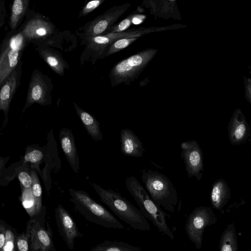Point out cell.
<instances>
[{"mask_svg": "<svg viewBox=\"0 0 251 251\" xmlns=\"http://www.w3.org/2000/svg\"><path fill=\"white\" fill-rule=\"evenodd\" d=\"M91 185L101 201L121 220L135 229L151 230V226L141 211L120 194L112 190H106L95 183Z\"/></svg>", "mask_w": 251, "mask_h": 251, "instance_id": "1", "label": "cell"}, {"mask_svg": "<svg viewBox=\"0 0 251 251\" xmlns=\"http://www.w3.org/2000/svg\"><path fill=\"white\" fill-rule=\"evenodd\" d=\"M25 20L20 26L21 32L27 41L34 46L45 45L58 47L61 39V33L48 17L30 9L25 15Z\"/></svg>", "mask_w": 251, "mask_h": 251, "instance_id": "2", "label": "cell"}, {"mask_svg": "<svg viewBox=\"0 0 251 251\" xmlns=\"http://www.w3.org/2000/svg\"><path fill=\"white\" fill-rule=\"evenodd\" d=\"M142 180L152 200L162 209L175 212L178 195L173 183L164 175L152 170H143Z\"/></svg>", "mask_w": 251, "mask_h": 251, "instance_id": "3", "label": "cell"}, {"mask_svg": "<svg viewBox=\"0 0 251 251\" xmlns=\"http://www.w3.org/2000/svg\"><path fill=\"white\" fill-rule=\"evenodd\" d=\"M126 185L145 218L151 221L160 232L174 240V234L166 221V214L152 200L138 179L134 176L127 177Z\"/></svg>", "mask_w": 251, "mask_h": 251, "instance_id": "4", "label": "cell"}, {"mask_svg": "<svg viewBox=\"0 0 251 251\" xmlns=\"http://www.w3.org/2000/svg\"><path fill=\"white\" fill-rule=\"evenodd\" d=\"M70 201L75 209L87 220L104 227L123 229L125 226L104 207L83 190L70 189Z\"/></svg>", "mask_w": 251, "mask_h": 251, "instance_id": "5", "label": "cell"}, {"mask_svg": "<svg viewBox=\"0 0 251 251\" xmlns=\"http://www.w3.org/2000/svg\"><path fill=\"white\" fill-rule=\"evenodd\" d=\"M29 44L20 27L10 30L3 39L0 43V85L21 61Z\"/></svg>", "mask_w": 251, "mask_h": 251, "instance_id": "6", "label": "cell"}, {"mask_svg": "<svg viewBox=\"0 0 251 251\" xmlns=\"http://www.w3.org/2000/svg\"><path fill=\"white\" fill-rule=\"evenodd\" d=\"M149 51L133 54L116 63L111 69L108 77L112 87L124 84L129 85L138 76L150 59Z\"/></svg>", "mask_w": 251, "mask_h": 251, "instance_id": "7", "label": "cell"}, {"mask_svg": "<svg viewBox=\"0 0 251 251\" xmlns=\"http://www.w3.org/2000/svg\"><path fill=\"white\" fill-rule=\"evenodd\" d=\"M130 6V3H126L110 7L103 14L79 27L76 30V35L81 40L106 34Z\"/></svg>", "mask_w": 251, "mask_h": 251, "instance_id": "8", "label": "cell"}, {"mask_svg": "<svg viewBox=\"0 0 251 251\" xmlns=\"http://www.w3.org/2000/svg\"><path fill=\"white\" fill-rule=\"evenodd\" d=\"M217 221V217L211 206L196 207L188 215L185 229L196 249L199 250L202 246L205 228L214 225Z\"/></svg>", "mask_w": 251, "mask_h": 251, "instance_id": "9", "label": "cell"}, {"mask_svg": "<svg viewBox=\"0 0 251 251\" xmlns=\"http://www.w3.org/2000/svg\"><path fill=\"white\" fill-rule=\"evenodd\" d=\"M53 88L51 78L38 69H34L29 82L23 112L35 103L44 106L50 105L52 102Z\"/></svg>", "mask_w": 251, "mask_h": 251, "instance_id": "10", "label": "cell"}, {"mask_svg": "<svg viewBox=\"0 0 251 251\" xmlns=\"http://www.w3.org/2000/svg\"><path fill=\"white\" fill-rule=\"evenodd\" d=\"M29 251H56L50 226H44V218L31 219L27 223Z\"/></svg>", "mask_w": 251, "mask_h": 251, "instance_id": "11", "label": "cell"}, {"mask_svg": "<svg viewBox=\"0 0 251 251\" xmlns=\"http://www.w3.org/2000/svg\"><path fill=\"white\" fill-rule=\"evenodd\" d=\"M181 158L184 160L189 178L194 176L198 181L202 177L204 171L203 153L197 141L195 140L182 142Z\"/></svg>", "mask_w": 251, "mask_h": 251, "instance_id": "12", "label": "cell"}, {"mask_svg": "<svg viewBox=\"0 0 251 251\" xmlns=\"http://www.w3.org/2000/svg\"><path fill=\"white\" fill-rule=\"evenodd\" d=\"M55 217L58 232L69 249L74 248L75 238L82 237L70 213L62 205L58 204L55 210Z\"/></svg>", "mask_w": 251, "mask_h": 251, "instance_id": "13", "label": "cell"}, {"mask_svg": "<svg viewBox=\"0 0 251 251\" xmlns=\"http://www.w3.org/2000/svg\"><path fill=\"white\" fill-rule=\"evenodd\" d=\"M23 62L21 61L0 85V111L7 117L11 102L21 84Z\"/></svg>", "mask_w": 251, "mask_h": 251, "instance_id": "14", "label": "cell"}, {"mask_svg": "<svg viewBox=\"0 0 251 251\" xmlns=\"http://www.w3.org/2000/svg\"><path fill=\"white\" fill-rule=\"evenodd\" d=\"M228 137L232 145L244 144L250 135V128L246 117L240 111L233 113L227 126Z\"/></svg>", "mask_w": 251, "mask_h": 251, "instance_id": "15", "label": "cell"}, {"mask_svg": "<svg viewBox=\"0 0 251 251\" xmlns=\"http://www.w3.org/2000/svg\"><path fill=\"white\" fill-rule=\"evenodd\" d=\"M61 149L71 167L76 174L79 169V159L74 136L71 130L62 128L59 134Z\"/></svg>", "mask_w": 251, "mask_h": 251, "instance_id": "16", "label": "cell"}, {"mask_svg": "<svg viewBox=\"0 0 251 251\" xmlns=\"http://www.w3.org/2000/svg\"><path fill=\"white\" fill-rule=\"evenodd\" d=\"M35 47L40 56L56 74L60 76L64 75L70 66L58 51L45 45H36Z\"/></svg>", "mask_w": 251, "mask_h": 251, "instance_id": "17", "label": "cell"}, {"mask_svg": "<svg viewBox=\"0 0 251 251\" xmlns=\"http://www.w3.org/2000/svg\"><path fill=\"white\" fill-rule=\"evenodd\" d=\"M120 150L126 156L140 157L143 156L145 149L137 135L131 130L125 128L120 131Z\"/></svg>", "mask_w": 251, "mask_h": 251, "instance_id": "18", "label": "cell"}, {"mask_svg": "<svg viewBox=\"0 0 251 251\" xmlns=\"http://www.w3.org/2000/svg\"><path fill=\"white\" fill-rule=\"evenodd\" d=\"M230 195V190L226 182L222 178L218 179L211 188V207L218 211L222 210L228 202Z\"/></svg>", "mask_w": 251, "mask_h": 251, "instance_id": "19", "label": "cell"}, {"mask_svg": "<svg viewBox=\"0 0 251 251\" xmlns=\"http://www.w3.org/2000/svg\"><path fill=\"white\" fill-rule=\"evenodd\" d=\"M73 103L75 112L89 135L95 141L101 140L103 137L100 123L93 115L80 108L75 102Z\"/></svg>", "mask_w": 251, "mask_h": 251, "instance_id": "20", "label": "cell"}, {"mask_svg": "<svg viewBox=\"0 0 251 251\" xmlns=\"http://www.w3.org/2000/svg\"><path fill=\"white\" fill-rule=\"evenodd\" d=\"M29 0H15L10 7L9 26L10 31L17 30L22 24L26 13L29 10Z\"/></svg>", "mask_w": 251, "mask_h": 251, "instance_id": "21", "label": "cell"}, {"mask_svg": "<svg viewBox=\"0 0 251 251\" xmlns=\"http://www.w3.org/2000/svg\"><path fill=\"white\" fill-rule=\"evenodd\" d=\"M219 251H238V241L235 225L228 224L223 231L219 241Z\"/></svg>", "mask_w": 251, "mask_h": 251, "instance_id": "22", "label": "cell"}, {"mask_svg": "<svg viewBox=\"0 0 251 251\" xmlns=\"http://www.w3.org/2000/svg\"><path fill=\"white\" fill-rule=\"evenodd\" d=\"M90 251H142L137 247L123 242L106 240L92 248Z\"/></svg>", "mask_w": 251, "mask_h": 251, "instance_id": "23", "label": "cell"}, {"mask_svg": "<svg viewBox=\"0 0 251 251\" xmlns=\"http://www.w3.org/2000/svg\"><path fill=\"white\" fill-rule=\"evenodd\" d=\"M138 38L124 37L113 42L106 49L100 59L118 52L132 44Z\"/></svg>", "mask_w": 251, "mask_h": 251, "instance_id": "24", "label": "cell"}, {"mask_svg": "<svg viewBox=\"0 0 251 251\" xmlns=\"http://www.w3.org/2000/svg\"><path fill=\"white\" fill-rule=\"evenodd\" d=\"M30 175L32 179V193L35 199L36 212L38 215L42 209V190L37 173L32 171Z\"/></svg>", "mask_w": 251, "mask_h": 251, "instance_id": "25", "label": "cell"}, {"mask_svg": "<svg viewBox=\"0 0 251 251\" xmlns=\"http://www.w3.org/2000/svg\"><path fill=\"white\" fill-rule=\"evenodd\" d=\"M22 201L23 206L30 217L38 215L36 209L35 201L32 193L31 188L23 190Z\"/></svg>", "mask_w": 251, "mask_h": 251, "instance_id": "26", "label": "cell"}, {"mask_svg": "<svg viewBox=\"0 0 251 251\" xmlns=\"http://www.w3.org/2000/svg\"><path fill=\"white\" fill-rule=\"evenodd\" d=\"M15 229L6 225L5 240L1 251H15L17 234Z\"/></svg>", "mask_w": 251, "mask_h": 251, "instance_id": "27", "label": "cell"}, {"mask_svg": "<svg viewBox=\"0 0 251 251\" xmlns=\"http://www.w3.org/2000/svg\"><path fill=\"white\" fill-rule=\"evenodd\" d=\"M136 16V15L133 13L129 15L120 23L112 26L106 33L121 32L127 30V28L133 23V21Z\"/></svg>", "mask_w": 251, "mask_h": 251, "instance_id": "28", "label": "cell"}, {"mask_svg": "<svg viewBox=\"0 0 251 251\" xmlns=\"http://www.w3.org/2000/svg\"><path fill=\"white\" fill-rule=\"evenodd\" d=\"M105 0H93L88 1L82 8L78 17L81 18L86 16L100 5Z\"/></svg>", "mask_w": 251, "mask_h": 251, "instance_id": "29", "label": "cell"}, {"mask_svg": "<svg viewBox=\"0 0 251 251\" xmlns=\"http://www.w3.org/2000/svg\"><path fill=\"white\" fill-rule=\"evenodd\" d=\"M43 158V152L37 149H33L26 152L24 156L25 162H30L33 164L39 163Z\"/></svg>", "mask_w": 251, "mask_h": 251, "instance_id": "30", "label": "cell"}, {"mask_svg": "<svg viewBox=\"0 0 251 251\" xmlns=\"http://www.w3.org/2000/svg\"><path fill=\"white\" fill-rule=\"evenodd\" d=\"M16 249L17 251H29L28 234L26 231L17 235Z\"/></svg>", "mask_w": 251, "mask_h": 251, "instance_id": "31", "label": "cell"}, {"mask_svg": "<svg viewBox=\"0 0 251 251\" xmlns=\"http://www.w3.org/2000/svg\"><path fill=\"white\" fill-rule=\"evenodd\" d=\"M18 177L24 189H27L31 188L32 184V179L31 175L26 172H20Z\"/></svg>", "mask_w": 251, "mask_h": 251, "instance_id": "32", "label": "cell"}, {"mask_svg": "<svg viewBox=\"0 0 251 251\" xmlns=\"http://www.w3.org/2000/svg\"><path fill=\"white\" fill-rule=\"evenodd\" d=\"M6 10L4 0H0V30L5 23Z\"/></svg>", "mask_w": 251, "mask_h": 251, "instance_id": "33", "label": "cell"}, {"mask_svg": "<svg viewBox=\"0 0 251 251\" xmlns=\"http://www.w3.org/2000/svg\"><path fill=\"white\" fill-rule=\"evenodd\" d=\"M6 224L3 221L0 220V251H1L4 246L5 240V230Z\"/></svg>", "mask_w": 251, "mask_h": 251, "instance_id": "34", "label": "cell"}, {"mask_svg": "<svg viewBox=\"0 0 251 251\" xmlns=\"http://www.w3.org/2000/svg\"><path fill=\"white\" fill-rule=\"evenodd\" d=\"M4 161L3 158H0V173L1 171L2 168L4 165Z\"/></svg>", "mask_w": 251, "mask_h": 251, "instance_id": "35", "label": "cell"}]
</instances>
